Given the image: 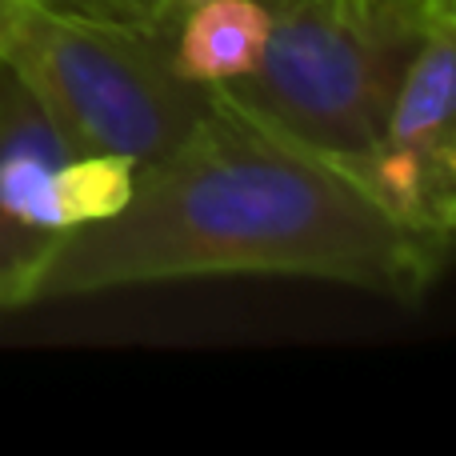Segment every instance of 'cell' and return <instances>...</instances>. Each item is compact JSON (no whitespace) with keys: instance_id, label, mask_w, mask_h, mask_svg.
Returning <instances> with one entry per match:
<instances>
[{"instance_id":"1","label":"cell","mask_w":456,"mask_h":456,"mask_svg":"<svg viewBox=\"0 0 456 456\" xmlns=\"http://www.w3.org/2000/svg\"><path fill=\"white\" fill-rule=\"evenodd\" d=\"M449 244L393 221L348 168L216 96L176 152L136 168L112 216L72 228L37 300L189 276H308L420 300Z\"/></svg>"},{"instance_id":"2","label":"cell","mask_w":456,"mask_h":456,"mask_svg":"<svg viewBox=\"0 0 456 456\" xmlns=\"http://www.w3.org/2000/svg\"><path fill=\"white\" fill-rule=\"evenodd\" d=\"M268 45L216 96L284 141L353 168L380 141L433 12L388 0H265Z\"/></svg>"},{"instance_id":"3","label":"cell","mask_w":456,"mask_h":456,"mask_svg":"<svg viewBox=\"0 0 456 456\" xmlns=\"http://www.w3.org/2000/svg\"><path fill=\"white\" fill-rule=\"evenodd\" d=\"M0 64L77 152L125 157L136 168L176 152L216 109V88L176 72L168 32L88 20L40 0H0Z\"/></svg>"},{"instance_id":"4","label":"cell","mask_w":456,"mask_h":456,"mask_svg":"<svg viewBox=\"0 0 456 456\" xmlns=\"http://www.w3.org/2000/svg\"><path fill=\"white\" fill-rule=\"evenodd\" d=\"M133 176V160L72 149L45 104L0 64V313L40 297L69 232L117 213Z\"/></svg>"},{"instance_id":"5","label":"cell","mask_w":456,"mask_h":456,"mask_svg":"<svg viewBox=\"0 0 456 456\" xmlns=\"http://www.w3.org/2000/svg\"><path fill=\"white\" fill-rule=\"evenodd\" d=\"M348 173L412 232L456 240V20L433 12L380 141Z\"/></svg>"},{"instance_id":"6","label":"cell","mask_w":456,"mask_h":456,"mask_svg":"<svg viewBox=\"0 0 456 456\" xmlns=\"http://www.w3.org/2000/svg\"><path fill=\"white\" fill-rule=\"evenodd\" d=\"M268 45L265 0H184L168 28L173 64L184 80L221 88L248 77Z\"/></svg>"},{"instance_id":"7","label":"cell","mask_w":456,"mask_h":456,"mask_svg":"<svg viewBox=\"0 0 456 456\" xmlns=\"http://www.w3.org/2000/svg\"><path fill=\"white\" fill-rule=\"evenodd\" d=\"M40 4L61 8V12L72 16H88V20L125 24V28L168 32L184 0H40Z\"/></svg>"},{"instance_id":"8","label":"cell","mask_w":456,"mask_h":456,"mask_svg":"<svg viewBox=\"0 0 456 456\" xmlns=\"http://www.w3.org/2000/svg\"><path fill=\"white\" fill-rule=\"evenodd\" d=\"M388 4H404V8H417V12H441L444 0H388Z\"/></svg>"},{"instance_id":"9","label":"cell","mask_w":456,"mask_h":456,"mask_svg":"<svg viewBox=\"0 0 456 456\" xmlns=\"http://www.w3.org/2000/svg\"><path fill=\"white\" fill-rule=\"evenodd\" d=\"M441 12H449L452 20H456V0H444V8H441Z\"/></svg>"}]
</instances>
